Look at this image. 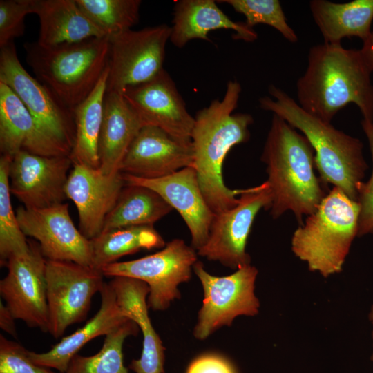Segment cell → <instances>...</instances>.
<instances>
[{"mask_svg":"<svg viewBox=\"0 0 373 373\" xmlns=\"http://www.w3.org/2000/svg\"><path fill=\"white\" fill-rule=\"evenodd\" d=\"M241 93L237 81H229L223 98L215 99L195 115L191 133L193 167L206 202L214 214L235 207L244 189L228 188L222 165L229 151L247 142L254 119L249 113H235Z\"/></svg>","mask_w":373,"mask_h":373,"instance_id":"obj_2","label":"cell"},{"mask_svg":"<svg viewBox=\"0 0 373 373\" xmlns=\"http://www.w3.org/2000/svg\"><path fill=\"white\" fill-rule=\"evenodd\" d=\"M16 215L23 233L38 242L46 260L92 267L90 240L73 224L68 204L62 202L44 209L20 207Z\"/></svg>","mask_w":373,"mask_h":373,"instance_id":"obj_14","label":"cell"},{"mask_svg":"<svg viewBox=\"0 0 373 373\" xmlns=\"http://www.w3.org/2000/svg\"><path fill=\"white\" fill-rule=\"evenodd\" d=\"M122 93L144 126H155L180 141L191 142L195 117L164 69L151 80L127 87Z\"/></svg>","mask_w":373,"mask_h":373,"instance_id":"obj_16","label":"cell"},{"mask_svg":"<svg viewBox=\"0 0 373 373\" xmlns=\"http://www.w3.org/2000/svg\"><path fill=\"white\" fill-rule=\"evenodd\" d=\"M104 34L112 37L131 30L139 21L140 0H75Z\"/></svg>","mask_w":373,"mask_h":373,"instance_id":"obj_32","label":"cell"},{"mask_svg":"<svg viewBox=\"0 0 373 373\" xmlns=\"http://www.w3.org/2000/svg\"><path fill=\"white\" fill-rule=\"evenodd\" d=\"M0 150L12 157L20 151L43 156L70 155L46 136L17 94L0 82Z\"/></svg>","mask_w":373,"mask_h":373,"instance_id":"obj_20","label":"cell"},{"mask_svg":"<svg viewBox=\"0 0 373 373\" xmlns=\"http://www.w3.org/2000/svg\"><path fill=\"white\" fill-rule=\"evenodd\" d=\"M186 373H236L226 358L213 354L202 355L189 365Z\"/></svg>","mask_w":373,"mask_h":373,"instance_id":"obj_37","label":"cell"},{"mask_svg":"<svg viewBox=\"0 0 373 373\" xmlns=\"http://www.w3.org/2000/svg\"><path fill=\"white\" fill-rule=\"evenodd\" d=\"M173 209L153 190L125 183L115 206L104 220L101 233L130 227L153 225Z\"/></svg>","mask_w":373,"mask_h":373,"instance_id":"obj_28","label":"cell"},{"mask_svg":"<svg viewBox=\"0 0 373 373\" xmlns=\"http://www.w3.org/2000/svg\"><path fill=\"white\" fill-rule=\"evenodd\" d=\"M193 269L204 290L203 303L194 329L195 338L205 339L222 326H230L238 316L258 314L260 303L254 293L258 269L254 266L245 265L221 277L208 273L199 261Z\"/></svg>","mask_w":373,"mask_h":373,"instance_id":"obj_7","label":"cell"},{"mask_svg":"<svg viewBox=\"0 0 373 373\" xmlns=\"http://www.w3.org/2000/svg\"><path fill=\"white\" fill-rule=\"evenodd\" d=\"M269 95L259 99L260 107L272 112L300 130L311 144L315 168L325 184H332L356 202L357 186L367 169L363 155V144L303 110L285 91L269 86Z\"/></svg>","mask_w":373,"mask_h":373,"instance_id":"obj_4","label":"cell"},{"mask_svg":"<svg viewBox=\"0 0 373 373\" xmlns=\"http://www.w3.org/2000/svg\"><path fill=\"white\" fill-rule=\"evenodd\" d=\"M28 350L15 341L0 335V373H56L34 363Z\"/></svg>","mask_w":373,"mask_h":373,"instance_id":"obj_35","label":"cell"},{"mask_svg":"<svg viewBox=\"0 0 373 373\" xmlns=\"http://www.w3.org/2000/svg\"><path fill=\"white\" fill-rule=\"evenodd\" d=\"M171 28L166 24L109 37L106 93H122L127 87L145 83L163 69L165 49Z\"/></svg>","mask_w":373,"mask_h":373,"instance_id":"obj_10","label":"cell"},{"mask_svg":"<svg viewBox=\"0 0 373 373\" xmlns=\"http://www.w3.org/2000/svg\"><path fill=\"white\" fill-rule=\"evenodd\" d=\"M359 50L365 65L371 73L373 72V31L363 41V46Z\"/></svg>","mask_w":373,"mask_h":373,"instance_id":"obj_39","label":"cell"},{"mask_svg":"<svg viewBox=\"0 0 373 373\" xmlns=\"http://www.w3.org/2000/svg\"><path fill=\"white\" fill-rule=\"evenodd\" d=\"M361 126L368 140L373 163V122L363 119ZM360 207L357 236L373 233V168L370 180L357 186V200Z\"/></svg>","mask_w":373,"mask_h":373,"instance_id":"obj_36","label":"cell"},{"mask_svg":"<svg viewBox=\"0 0 373 373\" xmlns=\"http://www.w3.org/2000/svg\"><path fill=\"white\" fill-rule=\"evenodd\" d=\"M216 2L229 4L235 11L243 15L246 18L245 23L250 28L259 23L266 24L278 30L289 42L298 41V37L287 23L278 0H221Z\"/></svg>","mask_w":373,"mask_h":373,"instance_id":"obj_33","label":"cell"},{"mask_svg":"<svg viewBox=\"0 0 373 373\" xmlns=\"http://www.w3.org/2000/svg\"><path fill=\"white\" fill-rule=\"evenodd\" d=\"M144 126L119 92L106 93L98 144L99 169L104 174L119 173L131 143Z\"/></svg>","mask_w":373,"mask_h":373,"instance_id":"obj_23","label":"cell"},{"mask_svg":"<svg viewBox=\"0 0 373 373\" xmlns=\"http://www.w3.org/2000/svg\"><path fill=\"white\" fill-rule=\"evenodd\" d=\"M360 207L334 186L291 238V250L309 270L327 278L343 269L358 233Z\"/></svg>","mask_w":373,"mask_h":373,"instance_id":"obj_6","label":"cell"},{"mask_svg":"<svg viewBox=\"0 0 373 373\" xmlns=\"http://www.w3.org/2000/svg\"><path fill=\"white\" fill-rule=\"evenodd\" d=\"M29 244L27 253L13 256L5 264L8 272L0 281V294L15 319L48 332L46 259L38 243Z\"/></svg>","mask_w":373,"mask_h":373,"instance_id":"obj_13","label":"cell"},{"mask_svg":"<svg viewBox=\"0 0 373 373\" xmlns=\"http://www.w3.org/2000/svg\"><path fill=\"white\" fill-rule=\"evenodd\" d=\"M26 59L36 78L73 111L93 90L108 64V36L52 46L24 44Z\"/></svg>","mask_w":373,"mask_h":373,"instance_id":"obj_5","label":"cell"},{"mask_svg":"<svg viewBox=\"0 0 373 373\" xmlns=\"http://www.w3.org/2000/svg\"><path fill=\"white\" fill-rule=\"evenodd\" d=\"M99 293L100 307L84 326L63 337L46 352H28L34 363L64 372L72 358L84 345L96 337L107 335L130 319L118 305L115 292L108 283L104 284Z\"/></svg>","mask_w":373,"mask_h":373,"instance_id":"obj_22","label":"cell"},{"mask_svg":"<svg viewBox=\"0 0 373 373\" xmlns=\"http://www.w3.org/2000/svg\"><path fill=\"white\" fill-rule=\"evenodd\" d=\"M271 203L267 181L244 189L235 207L214 215L207 240L198 255L236 270L250 264L246 245L251 227L260 210L269 209Z\"/></svg>","mask_w":373,"mask_h":373,"instance_id":"obj_12","label":"cell"},{"mask_svg":"<svg viewBox=\"0 0 373 373\" xmlns=\"http://www.w3.org/2000/svg\"><path fill=\"white\" fill-rule=\"evenodd\" d=\"M192 143L180 141L164 130L143 126L131 143L119 171L144 179H156L186 167H193Z\"/></svg>","mask_w":373,"mask_h":373,"instance_id":"obj_19","label":"cell"},{"mask_svg":"<svg viewBox=\"0 0 373 373\" xmlns=\"http://www.w3.org/2000/svg\"><path fill=\"white\" fill-rule=\"evenodd\" d=\"M12 157L0 158V262L4 266L8 260L16 255L27 253V241L14 213L10 200L9 171Z\"/></svg>","mask_w":373,"mask_h":373,"instance_id":"obj_31","label":"cell"},{"mask_svg":"<svg viewBox=\"0 0 373 373\" xmlns=\"http://www.w3.org/2000/svg\"><path fill=\"white\" fill-rule=\"evenodd\" d=\"M72 164L70 155L43 156L20 151L12 157L10 166L11 194L27 209L62 203Z\"/></svg>","mask_w":373,"mask_h":373,"instance_id":"obj_15","label":"cell"},{"mask_svg":"<svg viewBox=\"0 0 373 373\" xmlns=\"http://www.w3.org/2000/svg\"><path fill=\"white\" fill-rule=\"evenodd\" d=\"M38 0L0 1V48L21 37L25 32V17L36 14Z\"/></svg>","mask_w":373,"mask_h":373,"instance_id":"obj_34","label":"cell"},{"mask_svg":"<svg viewBox=\"0 0 373 373\" xmlns=\"http://www.w3.org/2000/svg\"><path fill=\"white\" fill-rule=\"evenodd\" d=\"M122 175L126 184L153 190L179 213L190 231L191 246L196 251L205 244L215 214L204 199L194 168L186 167L156 179Z\"/></svg>","mask_w":373,"mask_h":373,"instance_id":"obj_18","label":"cell"},{"mask_svg":"<svg viewBox=\"0 0 373 373\" xmlns=\"http://www.w3.org/2000/svg\"><path fill=\"white\" fill-rule=\"evenodd\" d=\"M36 15L40 24L37 43L44 46L105 37L75 0H38Z\"/></svg>","mask_w":373,"mask_h":373,"instance_id":"obj_25","label":"cell"},{"mask_svg":"<svg viewBox=\"0 0 373 373\" xmlns=\"http://www.w3.org/2000/svg\"><path fill=\"white\" fill-rule=\"evenodd\" d=\"M261 160L266 164L271 194L270 214L277 219L291 211L302 223L303 216L316 211L327 195L314 172V151L303 135L274 114Z\"/></svg>","mask_w":373,"mask_h":373,"instance_id":"obj_3","label":"cell"},{"mask_svg":"<svg viewBox=\"0 0 373 373\" xmlns=\"http://www.w3.org/2000/svg\"><path fill=\"white\" fill-rule=\"evenodd\" d=\"M171 42L178 48L184 47L190 40L210 41L207 34L218 29H231L236 39L252 42L258 38L254 28L245 22L232 21L213 0H180L173 8Z\"/></svg>","mask_w":373,"mask_h":373,"instance_id":"obj_24","label":"cell"},{"mask_svg":"<svg viewBox=\"0 0 373 373\" xmlns=\"http://www.w3.org/2000/svg\"><path fill=\"white\" fill-rule=\"evenodd\" d=\"M368 317H369V321H370V323L372 325V341H373V304L372 305V306L370 307V312H369V314H368ZM372 347H373V343H372ZM370 361L373 363V351H372V355L370 356Z\"/></svg>","mask_w":373,"mask_h":373,"instance_id":"obj_40","label":"cell"},{"mask_svg":"<svg viewBox=\"0 0 373 373\" xmlns=\"http://www.w3.org/2000/svg\"><path fill=\"white\" fill-rule=\"evenodd\" d=\"M108 75L107 67L93 90L73 110L75 131L70 154L73 163L99 167L98 144Z\"/></svg>","mask_w":373,"mask_h":373,"instance_id":"obj_27","label":"cell"},{"mask_svg":"<svg viewBox=\"0 0 373 373\" xmlns=\"http://www.w3.org/2000/svg\"><path fill=\"white\" fill-rule=\"evenodd\" d=\"M198 253L182 239H173L160 251L129 261L103 267L104 276H125L146 283L150 289L147 304L153 310H164L180 298L178 286L189 280Z\"/></svg>","mask_w":373,"mask_h":373,"instance_id":"obj_8","label":"cell"},{"mask_svg":"<svg viewBox=\"0 0 373 373\" xmlns=\"http://www.w3.org/2000/svg\"><path fill=\"white\" fill-rule=\"evenodd\" d=\"M92 267L100 270L126 255L164 247L166 243L153 225L135 226L103 232L90 240Z\"/></svg>","mask_w":373,"mask_h":373,"instance_id":"obj_29","label":"cell"},{"mask_svg":"<svg viewBox=\"0 0 373 373\" xmlns=\"http://www.w3.org/2000/svg\"><path fill=\"white\" fill-rule=\"evenodd\" d=\"M371 72L359 50L341 44L323 43L310 48L307 66L296 83L300 106L331 123L339 111L350 103L363 119L373 122V84Z\"/></svg>","mask_w":373,"mask_h":373,"instance_id":"obj_1","label":"cell"},{"mask_svg":"<svg viewBox=\"0 0 373 373\" xmlns=\"http://www.w3.org/2000/svg\"><path fill=\"white\" fill-rule=\"evenodd\" d=\"M104 276L100 270L73 262L46 260L48 332L55 338L87 316L93 296L100 292Z\"/></svg>","mask_w":373,"mask_h":373,"instance_id":"obj_11","label":"cell"},{"mask_svg":"<svg viewBox=\"0 0 373 373\" xmlns=\"http://www.w3.org/2000/svg\"><path fill=\"white\" fill-rule=\"evenodd\" d=\"M309 8L324 43L341 44L342 39L353 37L364 41L372 32L373 0L341 3L312 0Z\"/></svg>","mask_w":373,"mask_h":373,"instance_id":"obj_26","label":"cell"},{"mask_svg":"<svg viewBox=\"0 0 373 373\" xmlns=\"http://www.w3.org/2000/svg\"><path fill=\"white\" fill-rule=\"evenodd\" d=\"M138 331L136 323L129 319L106 335L97 354L90 356L75 354L62 373H128L123 363V344L128 336L137 335Z\"/></svg>","mask_w":373,"mask_h":373,"instance_id":"obj_30","label":"cell"},{"mask_svg":"<svg viewBox=\"0 0 373 373\" xmlns=\"http://www.w3.org/2000/svg\"><path fill=\"white\" fill-rule=\"evenodd\" d=\"M15 318L6 307L1 301L0 303V327L8 334L17 336V330L15 327Z\"/></svg>","mask_w":373,"mask_h":373,"instance_id":"obj_38","label":"cell"},{"mask_svg":"<svg viewBox=\"0 0 373 373\" xmlns=\"http://www.w3.org/2000/svg\"><path fill=\"white\" fill-rule=\"evenodd\" d=\"M0 49V82L17 94L41 131L70 154L75 131L73 111L23 67L14 42Z\"/></svg>","mask_w":373,"mask_h":373,"instance_id":"obj_9","label":"cell"},{"mask_svg":"<svg viewBox=\"0 0 373 373\" xmlns=\"http://www.w3.org/2000/svg\"><path fill=\"white\" fill-rule=\"evenodd\" d=\"M65 186L66 198L75 204L80 232L91 240L102 231L104 220L125 185L122 173H103L99 169L73 163Z\"/></svg>","mask_w":373,"mask_h":373,"instance_id":"obj_17","label":"cell"},{"mask_svg":"<svg viewBox=\"0 0 373 373\" xmlns=\"http://www.w3.org/2000/svg\"><path fill=\"white\" fill-rule=\"evenodd\" d=\"M119 307L134 321L143 335L141 356L133 360L128 368L135 373H164V347L149 316L146 296L149 285L144 281L115 276L108 283Z\"/></svg>","mask_w":373,"mask_h":373,"instance_id":"obj_21","label":"cell"}]
</instances>
